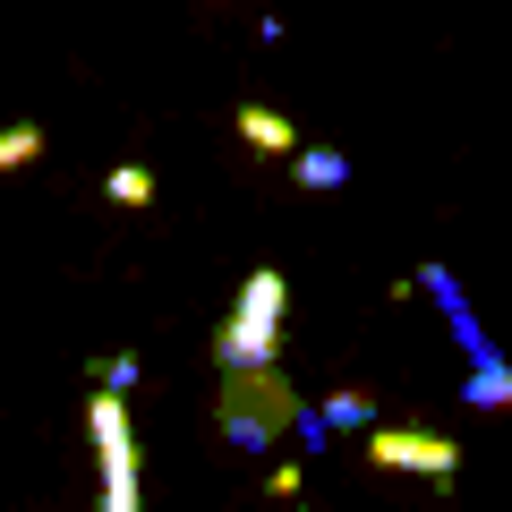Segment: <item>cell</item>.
Masks as SVG:
<instances>
[{
  "mask_svg": "<svg viewBox=\"0 0 512 512\" xmlns=\"http://www.w3.org/2000/svg\"><path fill=\"white\" fill-rule=\"evenodd\" d=\"M299 384L282 376L274 359L265 367H222V402H214V419H222V436L239 444V453H282L291 444V427H299Z\"/></svg>",
  "mask_w": 512,
  "mask_h": 512,
  "instance_id": "obj_1",
  "label": "cell"
},
{
  "mask_svg": "<svg viewBox=\"0 0 512 512\" xmlns=\"http://www.w3.org/2000/svg\"><path fill=\"white\" fill-rule=\"evenodd\" d=\"M282 316H291V282L274 274V265H256L248 282H239L231 316L214 325V367H265L282 342Z\"/></svg>",
  "mask_w": 512,
  "mask_h": 512,
  "instance_id": "obj_2",
  "label": "cell"
},
{
  "mask_svg": "<svg viewBox=\"0 0 512 512\" xmlns=\"http://www.w3.org/2000/svg\"><path fill=\"white\" fill-rule=\"evenodd\" d=\"M86 436H94V495H103V512H146V470H137L128 393L94 384V402H86Z\"/></svg>",
  "mask_w": 512,
  "mask_h": 512,
  "instance_id": "obj_3",
  "label": "cell"
},
{
  "mask_svg": "<svg viewBox=\"0 0 512 512\" xmlns=\"http://www.w3.org/2000/svg\"><path fill=\"white\" fill-rule=\"evenodd\" d=\"M367 470H384V478H427V487H453L461 478V444L444 436V427H367Z\"/></svg>",
  "mask_w": 512,
  "mask_h": 512,
  "instance_id": "obj_4",
  "label": "cell"
},
{
  "mask_svg": "<svg viewBox=\"0 0 512 512\" xmlns=\"http://www.w3.org/2000/svg\"><path fill=\"white\" fill-rule=\"evenodd\" d=\"M419 291L444 308V325H453V342L470 350V359H478V350H495V342H487V325H478V308H470V291H461V282L444 274V265H419Z\"/></svg>",
  "mask_w": 512,
  "mask_h": 512,
  "instance_id": "obj_5",
  "label": "cell"
},
{
  "mask_svg": "<svg viewBox=\"0 0 512 512\" xmlns=\"http://www.w3.org/2000/svg\"><path fill=\"white\" fill-rule=\"evenodd\" d=\"M291 180L308 188V197H342V188L359 180V163H350L342 146H299V154H291Z\"/></svg>",
  "mask_w": 512,
  "mask_h": 512,
  "instance_id": "obj_6",
  "label": "cell"
},
{
  "mask_svg": "<svg viewBox=\"0 0 512 512\" xmlns=\"http://www.w3.org/2000/svg\"><path fill=\"white\" fill-rule=\"evenodd\" d=\"M461 402H470V410H512V359H504V350H478V359H470Z\"/></svg>",
  "mask_w": 512,
  "mask_h": 512,
  "instance_id": "obj_7",
  "label": "cell"
},
{
  "mask_svg": "<svg viewBox=\"0 0 512 512\" xmlns=\"http://www.w3.org/2000/svg\"><path fill=\"white\" fill-rule=\"evenodd\" d=\"M239 146H256V154H299V128L282 120L274 103H248V111H239Z\"/></svg>",
  "mask_w": 512,
  "mask_h": 512,
  "instance_id": "obj_8",
  "label": "cell"
},
{
  "mask_svg": "<svg viewBox=\"0 0 512 512\" xmlns=\"http://www.w3.org/2000/svg\"><path fill=\"white\" fill-rule=\"evenodd\" d=\"M333 419V436H367V427H376V402H367L359 384H342V393H325V402H316Z\"/></svg>",
  "mask_w": 512,
  "mask_h": 512,
  "instance_id": "obj_9",
  "label": "cell"
},
{
  "mask_svg": "<svg viewBox=\"0 0 512 512\" xmlns=\"http://www.w3.org/2000/svg\"><path fill=\"white\" fill-rule=\"evenodd\" d=\"M299 495H308V453H265V504H299Z\"/></svg>",
  "mask_w": 512,
  "mask_h": 512,
  "instance_id": "obj_10",
  "label": "cell"
},
{
  "mask_svg": "<svg viewBox=\"0 0 512 512\" xmlns=\"http://www.w3.org/2000/svg\"><path fill=\"white\" fill-rule=\"evenodd\" d=\"M103 197L137 214V205H154V171H146V163H111V171H103Z\"/></svg>",
  "mask_w": 512,
  "mask_h": 512,
  "instance_id": "obj_11",
  "label": "cell"
},
{
  "mask_svg": "<svg viewBox=\"0 0 512 512\" xmlns=\"http://www.w3.org/2000/svg\"><path fill=\"white\" fill-rule=\"evenodd\" d=\"M26 163H43V128H35V120L0 128V180H9V171H26Z\"/></svg>",
  "mask_w": 512,
  "mask_h": 512,
  "instance_id": "obj_12",
  "label": "cell"
},
{
  "mask_svg": "<svg viewBox=\"0 0 512 512\" xmlns=\"http://www.w3.org/2000/svg\"><path fill=\"white\" fill-rule=\"evenodd\" d=\"M333 444H342V436H333V419L308 402V410H299V427H291V453H308V461H316V453H333Z\"/></svg>",
  "mask_w": 512,
  "mask_h": 512,
  "instance_id": "obj_13",
  "label": "cell"
},
{
  "mask_svg": "<svg viewBox=\"0 0 512 512\" xmlns=\"http://www.w3.org/2000/svg\"><path fill=\"white\" fill-rule=\"evenodd\" d=\"M86 376H94V384H111V393H137V384H146V367H137V350H111V359H94Z\"/></svg>",
  "mask_w": 512,
  "mask_h": 512,
  "instance_id": "obj_14",
  "label": "cell"
}]
</instances>
